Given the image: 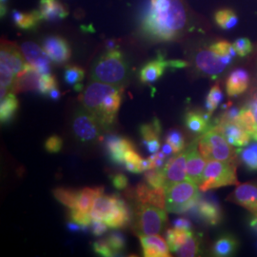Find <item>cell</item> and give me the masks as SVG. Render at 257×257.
<instances>
[{
	"mask_svg": "<svg viewBox=\"0 0 257 257\" xmlns=\"http://www.w3.org/2000/svg\"><path fill=\"white\" fill-rule=\"evenodd\" d=\"M199 252V241L193 235L188 239L183 245L176 250L178 256L193 257Z\"/></svg>",
	"mask_w": 257,
	"mask_h": 257,
	"instance_id": "cell-41",
	"label": "cell"
},
{
	"mask_svg": "<svg viewBox=\"0 0 257 257\" xmlns=\"http://www.w3.org/2000/svg\"><path fill=\"white\" fill-rule=\"evenodd\" d=\"M106 49H107V50H114V49H117L116 42H115L114 40H112V39L108 40V41L106 42Z\"/></svg>",
	"mask_w": 257,
	"mask_h": 257,
	"instance_id": "cell-62",
	"label": "cell"
},
{
	"mask_svg": "<svg viewBox=\"0 0 257 257\" xmlns=\"http://www.w3.org/2000/svg\"><path fill=\"white\" fill-rule=\"evenodd\" d=\"M20 49L27 63L35 67L41 74H51L52 59L43 48H40L35 42L27 41L21 44Z\"/></svg>",
	"mask_w": 257,
	"mask_h": 257,
	"instance_id": "cell-11",
	"label": "cell"
},
{
	"mask_svg": "<svg viewBox=\"0 0 257 257\" xmlns=\"http://www.w3.org/2000/svg\"><path fill=\"white\" fill-rule=\"evenodd\" d=\"M67 228L69 229V230H72V231H78V230H82V227L80 225H78L77 223L74 222V221L68 223Z\"/></svg>",
	"mask_w": 257,
	"mask_h": 257,
	"instance_id": "cell-59",
	"label": "cell"
},
{
	"mask_svg": "<svg viewBox=\"0 0 257 257\" xmlns=\"http://www.w3.org/2000/svg\"><path fill=\"white\" fill-rule=\"evenodd\" d=\"M231 57H221L211 49H203L197 52L194 58L196 69L203 74L217 76L231 63Z\"/></svg>",
	"mask_w": 257,
	"mask_h": 257,
	"instance_id": "cell-10",
	"label": "cell"
},
{
	"mask_svg": "<svg viewBox=\"0 0 257 257\" xmlns=\"http://www.w3.org/2000/svg\"><path fill=\"white\" fill-rule=\"evenodd\" d=\"M168 68V60L161 55L155 60H152L144 65L139 73L140 81L143 84H152L157 81Z\"/></svg>",
	"mask_w": 257,
	"mask_h": 257,
	"instance_id": "cell-24",
	"label": "cell"
},
{
	"mask_svg": "<svg viewBox=\"0 0 257 257\" xmlns=\"http://www.w3.org/2000/svg\"><path fill=\"white\" fill-rule=\"evenodd\" d=\"M134 231L138 236L159 234L164 230L168 216L164 209L150 204H140L135 209Z\"/></svg>",
	"mask_w": 257,
	"mask_h": 257,
	"instance_id": "cell-5",
	"label": "cell"
},
{
	"mask_svg": "<svg viewBox=\"0 0 257 257\" xmlns=\"http://www.w3.org/2000/svg\"><path fill=\"white\" fill-rule=\"evenodd\" d=\"M236 167V161H208L203 172L201 181L198 185L199 190L201 192H208L225 186L238 185Z\"/></svg>",
	"mask_w": 257,
	"mask_h": 257,
	"instance_id": "cell-3",
	"label": "cell"
},
{
	"mask_svg": "<svg viewBox=\"0 0 257 257\" xmlns=\"http://www.w3.org/2000/svg\"><path fill=\"white\" fill-rule=\"evenodd\" d=\"M210 118L211 114L208 112L189 110L185 116V124L191 133L204 134L212 128L210 125Z\"/></svg>",
	"mask_w": 257,
	"mask_h": 257,
	"instance_id": "cell-26",
	"label": "cell"
},
{
	"mask_svg": "<svg viewBox=\"0 0 257 257\" xmlns=\"http://www.w3.org/2000/svg\"><path fill=\"white\" fill-rule=\"evenodd\" d=\"M143 143L147 147L148 151L151 154H156L160 149L159 139H152V140H149L147 142H143Z\"/></svg>",
	"mask_w": 257,
	"mask_h": 257,
	"instance_id": "cell-54",
	"label": "cell"
},
{
	"mask_svg": "<svg viewBox=\"0 0 257 257\" xmlns=\"http://www.w3.org/2000/svg\"><path fill=\"white\" fill-rule=\"evenodd\" d=\"M188 149L170 158L162 168L165 175V188L187 180Z\"/></svg>",
	"mask_w": 257,
	"mask_h": 257,
	"instance_id": "cell-12",
	"label": "cell"
},
{
	"mask_svg": "<svg viewBox=\"0 0 257 257\" xmlns=\"http://www.w3.org/2000/svg\"><path fill=\"white\" fill-rule=\"evenodd\" d=\"M106 240L109 243L110 248H112V250L114 251L115 255L121 252L122 250H124V248L126 247L125 238H124L123 234L118 231L111 232L110 235L106 238Z\"/></svg>",
	"mask_w": 257,
	"mask_h": 257,
	"instance_id": "cell-45",
	"label": "cell"
},
{
	"mask_svg": "<svg viewBox=\"0 0 257 257\" xmlns=\"http://www.w3.org/2000/svg\"><path fill=\"white\" fill-rule=\"evenodd\" d=\"M249 136H250V138H252V139H254L255 141H257V125L256 127L251 132V134Z\"/></svg>",
	"mask_w": 257,
	"mask_h": 257,
	"instance_id": "cell-63",
	"label": "cell"
},
{
	"mask_svg": "<svg viewBox=\"0 0 257 257\" xmlns=\"http://www.w3.org/2000/svg\"><path fill=\"white\" fill-rule=\"evenodd\" d=\"M100 128L97 118L91 111L80 108L74 112L73 132L75 138L81 142H92L100 138Z\"/></svg>",
	"mask_w": 257,
	"mask_h": 257,
	"instance_id": "cell-8",
	"label": "cell"
},
{
	"mask_svg": "<svg viewBox=\"0 0 257 257\" xmlns=\"http://www.w3.org/2000/svg\"><path fill=\"white\" fill-rule=\"evenodd\" d=\"M70 218L82 227V230H86L89 226L92 225V218L91 213L84 212L78 209H70Z\"/></svg>",
	"mask_w": 257,
	"mask_h": 257,
	"instance_id": "cell-44",
	"label": "cell"
},
{
	"mask_svg": "<svg viewBox=\"0 0 257 257\" xmlns=\"http://www.w3.org/2000/svg\"><path fill=\"white\" fill-rule=\"evenodd\" d=\"M21 50V49H20ZM19 46L7 40L1 41L0 49V80L1 87L12 90L17 75L25 67V57Z\"/></svg>",
	"mask_w": 257,
	"mask_h": 257,
	"instance_id": "cell-7",
	"label": "cell"
},
{
	"mask_svg": "<svg viewBox=\"0 0 257 257\" xmlns=\"http://www.w3.org/2000/svg\"><path fill=\"white\" fill-rule=\"evenodd\" d=\"M143 158L138 155L135 149L128 150L124 155V164L126 170L133 174L143 173Z\"/></svg>",
	"mask_w": 257,
	"mask_h": 257,
	"instance_id": "cell-34",
	"label": "cell"
},
{
	"mask_svg": "<svg viewBox=\"0 0 257 257\" xmlns=\"http://www.w3.org/2000/svg\"><path fill=\"white\" fill-rule=\"evenodd\" d=\"M48 95L53 100H58L60 98V96H61V92L58 90V88H55V89L52 90L51 92H49Z\"/></svg>",
	"mask_w": 257,
	"mask_h": 257,
	"instance_id": "cell-58",
	"label": "cell"
},
{
	"mask_svg": "<svg viewBox=\"0 0 257 257\" xmlns=\"http://www.w3.org/2000/svg\"><path fill=\"white\" fill-rule=\"evenodd\" d=\"M80 191L67 188H56L53 191V194L58 202L61 203L69 209L77 208Z\"/></svg>",
	"mask_w": 257,
	"mask_h": 257,
	"instance_id": "cell-32",
	"label": "cell"
},
{
	"mask_svg": "<svg viewBox=\"0 0 257 257\" xmlns=\"http://www.w3.org/2000/svg\"><path fill=\"white\" fill-rule=\"evenodd\" d=\"M193 210H195L197 215L205 223L211 226L218 225L223 218L219 206L216 203L210 200L199 199Z\"/></svg>",
	"mask_w": 257,
	"mask_h": 257,
	"instance_id": "cell-22",
	"label": "cell"
},
{
	"mask_svg": "<svg viewBox=\"0 0 257 257\" xmlns=\"http://www.w3.org/2000/svg\"><path fill=\"white\" fill-rule=\"evenodd\" d=\"M143 255L146 257L171 256V249L164 239L158 234L139 236Z\"/></svg>",
	"mask_w": 257,
	"mask_h": 257,
	"instance_id": "cell-18",
	"label": "cell"
},
{
	"mask_svg": "<svg viewBox=\"0 0 257 257\" xmlns=\"http://www.w3.org/2000/svg\"><path fill=\"white\" fill-rule=\"evenodd\" d=\"M92 248L94 250V252H96L97 254L104 257L114 256L115 253L112 250V248H110L109 243L107 242L106 239H100L97 240L96 242L93 243Z\"/></svg>",
	"mask_w": 257,
	"mask_h": 257,
	"instance_id": "cell-48",
	"label": "cell"
},
{
	"mask_svg": "<svg viewBox=\"0 0 257 257\" xmlns=\"http://www.w3.org/2000/svg\"><path fill=\"white\" fill-rule=\"evenodd\" d=\"M232 45H233V48H234L236 54L239 56H242V57L249 55L252 52V49H253L252 43L250 42V40L248 38H246V37L237 38L233 42Z\"/></svg>",
	"mask_w": 257,
	"mask_h": 257,
	"instance_id": "cell-46",
	"label": "cell"
},
{
	"mask_svg": "<svg viewBox=\"0 0 257 257\" xmlns=\"http://www.w3.org/2000/svg\"><path fill=\"white\" fill-rule=\"evenodd\" d=\"M239 153L243 164L249 171H257V143L250 145L249 147L242 149Z\"/></svg>",
	"mask_w": 257,
	"mask_h": 257,
	"instance_id": "cell-37",
	"label": "cell"
},
{
	"mask_svg": "<svg viewBox=\"0 0 257 257\" xmlns=\"http://www.w3.org/2000/svg\"><path fill=\"white\" fill-rule=\"evenodd\" d=\"M92 232L93 235L95 236H101L106 231H107V224L103 221H93L92 220Z\"/></svg>",
	"mask_w": 257,
	"mask_h": 257,
	"instance_id": "cell-52",
	"label": "cell"
},
{
	"mask_svg": "<svg viewBox=\"0 0 257 257\" xmlns=\"http://www.w3.org/2000/svg\"><path fill=\"white\" fill-rule=\"evenodd\" d=\"M166 142L172 146L174 150V154L181 153L185 148V139H184L183 135L177 130H171L167 134Z\"/></svg>",
	"mask_w": 257,
	"mask_h": 257,
	"instance_id": "cell-42",
	"label": "cell"
},
{
	"mask_svg": "<svg viewBox=\"0 0 257 257\" xmlns=\"http://www.w3.org/2000/svg\"><path fill=\"white\" fill-rule=\"evenodd\" d=\"M198 150L207 161H236V155L219 130L212 127L199 138Z\"/></svg>",
	"mask_w": 257,
	"mask_h": 257,
	"instance_id": "cell-6",
	"label": "cell"
},
{
	"mask_svg": "<svg viewBox=\"0 0 257 257\" xmlns=\"http://www.w3.org/2000/svg\"><path fill=\"white\" fill-rule=\"evenodd\" d=\"M131 220H132V211L128 208L127 203L119 197L114 210L106 217L104 222L110 229L119 230L128 226L131 223Z\"/></svg>",
	"mask_w": 257,
	"mask_h": 257,
	"instance_id": "cell-20",
	"label": "cell"
},
{
	"mask_svg": "<svg viewBox=\"0 0 257 257\" xmlns=\"http://www.w3.org/2000/svg\"><path fill=\"white\" fill-rule=\"evenodd\" d=\"M249 84V74L244 69H236L230 73L226 81V91L228 95L237 96L246 92Z\"/></svg>",
	"mask_w": 257,
	"mask_h": 257,
	"instance_id": "cell-25",
	"label": "cell"
},
{
	"mask_svg": "<svg viewBox=\"0 0 257 257\" xmlns=\"http://www.w3.org/2000/svg\"><path fill=\"white\" fill-rule=\"evenodd\" d=\"M238 241L232 235L226 234L217 239L212 247V253L214 256H231L238 248Z\"/></svg>",
	"mask_w": 257,
	"mask_h": 257,
	"instance_id": "cell-28",
	"label": "cell"
},
{
	"mask_svg": "<svg viewBox=\"0 0 257 257\" xmlns=\"http://www.w3.org/2000/svg\"><path fill=\"white\" fill-rule=\"evenodd\" d=\"M233 122L237 123L242 128L246 130L248 135L251 134V132L254 130L257 125L254 117H253L252 111L248 108V106L241 109L238 116Z\"/></svg>",
	"mask_w": 257,
	"mask_h": 257,
	"instance_id": "cell-35",
	"label": "cell"
},
{
	"mask_svg": "<svg viewBox=\"0 0 257 257\" xmlns=\"http://www.w3.org/2000/svg\"><path fill=\"white\" fill-rule=\"evenodd\" d=\"M210 49L213 53H215L216 55H219L221 57H231L233 58L235 55H237L233 45L229 43L228 41H217L213 44H211Z\"/></svg>",
	"mask_w": 257,
	"mask_h": 257,
	"instance_id": "cell-43",
	"label": "cell"
},
{
	"mask_svg": "<svg viewBox=\"0 0 257 257\" xmlns=\"http://www.w3.org/2000/svg\"><path fill=\"white\" fill-rule=\"evenodd\" d=\"M55 88H57V82L55 76L51 74H42L38 92L43 95H48L49 92Z\"/></svg>",
	"mask_w": 257,
	"mask_h": 257,
	"instance_id": "cell-47",
	"label": "cell"
},
{
	"mask_svg": "<svg viewBox=\"0 0 257 257\" xmlns=\"http://www.w3.org/2000/svg\"><path fill=\"white\" fill-rule=\"evenodd\" d=\"M187 22L188 14L181 0H151L141 29L150 39L167 42L180 37Z\"/></svg>",
	"mask_w": 257,
	"mask_h": 257,
	"instance_id": "cell-1",
	"label": "cell"
},
{
	"mask_svg": "<svg viewBox=\"0 0 257 257\" xmlns=\"http://www.w3.org/2000/svg\"><path fill=\"white\" fill-rule=\"evenodd\" d=\"M119 196L117 194L99 195L93 203L91 216L93 221H103L114 210Z\"/></svg>",
	"mask_w": 257,
	"mask_h": 257,
	"instance_id": "cell-23",
	"label": "cell"
},
{
	"mask_svg": "<svg viewBox=\"0 0 257 257\" xmlns=\"http://www.w3.org/2000/svg\"><path fill=\"white\" fill-rule=\"evenodd\" d=\"M42 48L55 64H64L72 56L69 42L59 36H50L42 41Z\"/></svg>",
	"mask_w": 257,
	"mask_h": 257,
	"instance_id": "cell-13",
	"label": "cell"
},
{
	"mask_svg": "<svg viewBox=\"0 0 257 257\" xmlns=\"http://www.w3.org/2000/svg\"><path fill=\"white\" fill-rule=\"evenodd\" d=\"M119 86L93 80L88 85L80 96L83 107L94 115L101 107L105 98L112 92L117 91Z\"/></svg>",
	"mask_w": 257,
	"mask_h": 257,
	"instance_id": "cell-9",
	"label": "cell"
},
{
	"mask_svg": "<svg viewBox=\"0 0 257 257\" xmlns=\"http://www.w3.org/2000/svg\"><path fill=\"white\" fill-rule=\"evenodd\" d=\"M165 189L166 210L169 212L185 213L193 210L200 199L198 185L188 179Z\"/></svg>",
	"mask_w": 257,
	"mask_h": 257,
	"instance_id": "cell-4",
	"label": "cell"
},
{
	"mask_svg": "<svg viewBox=\"0 0 257 257\" xmlns=\"http://www.w3.org/2000/svg\"><path fill=\"white\" fill-rule=\"evenodd\" d=\"M9 0H0V7H1V17H4L7 13V3Z\"/></svg>",
	"mask_w": 257,
	"mask_h": 257,
	"instance_id": "cell-61",
	"label": "cell"
},
{
	"mask_svg": "<svg viewBox=\"0 0 257 257\" xmlns=\"http://www.w3.org/2000/svg\"><path fill=\"white\" fill-rule=\"evenodd\" d=\"M162 152L165 154L166 156H170V155H172L174 153V150H173V148L169 143L166 142L165 144L163 145V147H162Z\"/></svg>",
	"mask_w": 257,
	"mask_h": 257,
	"instance_id": "cell-60",
	"label": "cell"
},
{
	"mask_svg": "<svg viewBox=\"0 0 257 257\" xmlns=\"http://www.w3.org/2000/svg\"><path fill=\"white\" fill-rule=\"evenodd\" d=\"M188 66V63L183 60H168V67L174 69H180Z\"/></svg>",
	"mask_w": 257,
	"mask_h": 257,
	"instance_id": "cell-56",
	"label": "cell"
},
{
	"mask_svg": "<svg viewBox=\"0 0 257 257\" xmlns=\"http://www.w3.org/2000/svg\"><path fill=\"white\" fill-rule=\"evenodd\" d=\"M248 227L250 230L257 234V215L251 214V216L248 219Z\"/></svg>",
	"mask_w": 257,
	"mask_h": 257,
	"instance_id": "cell-57",
	"label": "cell"
},
{
	"mask_svg": "<svg viewBox=\"0 0 257 257\" xmlns=\"http://www.w3.org/2000/svg\"><path fill=\"white\" fill-rule=\"evenodd\" d=\"M223 100V92L221 90L219 84H215L208 93L207 98H206V110L207 112L211 113L216 110V108L218 107V105L220 104V102Z\"/></svg>",
	"mask_w": 257,
	"mask_h": 257,
	"instance_id": "cell-36",
	"label": "cell"
},
{
	"mask_svg": "<svg viewBox=\"0 0 257 257\" xmlns=\"http://www.w3.org/2000/svg\"><path fill=\"white\" fill-rule=\"evenodd\" d=\"M241 109H238L236 107H231L229 109H226V111L221 114L220 118L217 122H232L236 119L238 116Z\"/></svg>",
	"mask_w": 257,
	"mask_h": 257,
	"instance_id": "cell-50",
	"label": "cell"
},
{
	"mask_svg": "<svg viewBox=\"0 0 257 257\" xmlns=\"http://www.w3.org/2000/svg\"><path fill=\"white\" fill-rule=\"evenodd\" d=\"M41 76L42 74L35 67L26 63L24 69L17 75L11 92L14 93L38 92Z\"/></svg>",
	"mask_w": 257,
	"mask_h": 257,
	"instance_id": "cell-14",
	"label": "cell"
},
{
	"mask_svg": "<svg viewBox=\"0 0 257 257\" xmlns=\"http://www.w3.org/2000/svg\"><path fill=\"white\" fill-rule=\"evenodd\" d=\"M215 23L223 30L229 31L238 24V17L233 10H218L214 14Z\"/></svg>",
	"mask_w": 257,
	"mask_h": 257,
	"instance_id": "cell-33",
	"label": "cell"
},
{
	"mask_svg": "<svg viewBox=\"0 0 257 257\" xmlns=\"http://www.w3.org/2000/svg\"><path fill=\"white\" fill-rule=\"evenodd\" d=\"M208 162L200 154L196 143L188 147L187 157V179L193 183L199 185L202 178L204 169Z\"/></svg>",
	"mask_w": 257,
	"mask_h": 257,
	"instance_id": "cell-17",
	"label": "cell"
},
{
	"mask_svg": "<svg viewBox=\"0 0 257 257\" xmlns=\"http://www.w3.org/2000/svg\"><path fill=\"white\" fill-rule=\"evenodd\" d=\"M111 182L115 189L117 190H124L128 187V178L122 174L112 176L111 178Z\"/></svg>",
	"mask_w": 257,
	"mask_h": 257,
	"instance_id": "cell-51",
	"label": "cell"
},
{
	"mask_svg": "<svg viewBox=\"0 0 257 257\" xmlns=\"http://www.w3.org/2000/svg\"><path fill=\"white\" fill-rule=\"evenodd\" d=\"M84 77H85V71L82 68L75 65H69L66 67L64 80L68 85L75 86L81 82Z\"/></svg>",
	"mask_w": 257,
	"mask_h": 257,
	"instance_id": "cell-39",
	"label": "cell"
},
{
	"mask_svg": "<svg viewBox=\"0 0 257 257\" xmlns=\"http://www.w3.org/2000/svg\"><path fill=\"white\" fill-rule=\"evenodd\" d=\"M12 19L17 27L21 30H34L38 26L42 18L39 11H32L30 13H22L17 10L12 12Z\"/></svg>",
	"mask_w": 257,
	"mask_h": 257,
	"instance_id": "cell-27",
	"label": "cell"
},
{
	"mask_svg": "<svg viewBox=\"0 0 257 257\" xmlns=\"http://www.w3.org/2000/svg\"><path fill=\"white\" fill-rule=\"evenodd\" d=\"M44 147L48 153L57 154L61 151V149L63 147V140L58 136H52V137L47 138V140L44 143Z\"/></svg>",
	"mask_w": 257,
	"mask_h": 257,
	"instance_id": "cell-49",
	"label": "cell"
},
{
	"mask_svg": "<svg viewBox=\"0 0 257 257\" xmlns=\"http://www.w3.org/2000/svg\"><path fill=\"white\" fill-rule=\"evenodd\" d=\"M106 148L112 162L116 164H123L125 153L128 150L135 149V145L128 138L110 136L106 139Z\"/></svg>",
	"mask_w": 257,
	"mask_h": 257,
	"instance_id": "cell-19",
	"label": "cell"
},
{
	"mask_svg": "<svg viewBox=\"0 0 257 257\" xmlns=\"http://www.w3.org/2000/svg\"><path fill=\"white\" fill-rule=\"evenodd\" d=\"M104 189L102 187H95V188H85L80 191L79 198L77 203L78 210L91 213L93 203L95 199L103 194Z\"/></svg>",
	"mask_w": 257,
	"mask_h": 257,
	"instance_id": "cell-30",
	"label": "cell"
},
{
	"mask_svg": "<svg viewBox=\"0 0 257 257\" xmlns=\"http://www.w3.org/2000/svg\"><path fill=\"white\" fill-rule=\"evenodd\" d=\"M140 134L143 138V142H147L152 139H159L161 134V125L157 118H154L152 123L142 124L140 126Z\"/></svg>",
	"mask_w": 257,
	"mask_h": 257,
	"instance_id": "cell-38",
	"label": "cell"
},
{
	"mask_svg": "<svg viewBox=\"0 0 257 257\" xmlns=\"http://www.w3.org/2000/svg\"><path fill=\"white\" fill-rule=\"evenodd\" d=\"M248 108L252 111V114H253V117L254 120L256 122L257 124V93L253 96V98L248 102Z\"/></svg>",
	"mask_w": 257,
	"mask_h": 257,
	"instance_id": "cell-55",
	"label": "cell"
},
{
	"mask_svg": "<svg viewBox=\"0 0 257 257\" xmlns=\"http://www.w3.org/2000/svg\"><path fill=\"white\" fill-rule=\"evenodd\" d=\"M174 228L180 229V230H192V223L187 218L180 217V218H177L174 221Z\"/></svg>",
	"mask_w": 257,
	"mask_h": 257,
	"instance_id": "cell-53",
	"label": "cell"
},
{
	"mask_svg": "<svg viewBox=\"0 0 257 257\" xmlns=\"http://www.w3.org/2000/svg\"><path fill=\"white\" fill-rule=\"evenodd\" d=\"M128 70L126 59L118 49L107 50L92 67V80L119 86L126 80Z\"/></svg>",
	"mask_w": 257,
	"mask_h": 257,
	"instance_id": "cell-2",
	"label": "cell"
},
{
	"mask_svg": "<svg viewBox=\"0 0 257 257\" xmlns=\"http://www.w3.org/2000/svg\"><path fill=\"white\" fill-rule=\"evenodd\" d=\"M39 13L43 20L55 22L68 17L69 11L59 0H40Z\"/></svg>",
	"mask_w": 257,
	"mask_h": 257,
	"instance_id": "cell-21",
	"label": "cell"
},
{
	"mask_svg": "<svg viewBox=\"0 0 257 257\" xmlns=\"http://www.w3.org/2000/svg\"><path fill=\"white\" fill-rule=\"evenodd\" d=\"M19 102L14 92H9L3 99L0 105V121L1 124H7L15 117L19 110Z\"/></svg>",
	"mask_w": 257,
	"mask_h": 257,
	"instance_id": "cell-29",
	"label": "cell"
},
{
	"mask_svg": "<svg viewBox=\"0 0 257 257\" xmlns=\"http://www.w3.org/2000/svg\"><path fill=\"white\" fill-rule=\"evenodd\" d=\"M192 230H180V229H170L166 231V241L172 252H176L184 243L193 235Z\"/></svg>",
	"mask_w": 257,
	"mask_h": 257,
	"instance_id": "cell-31",
	"label": "cell"
},
{
	"mask_svg": "<svg viewBox=\"0 0 257 257\" xmlns=\"http://www.w3.org/2000/svg\"><path fill=\"white\" fill-rule=\"evenodd\" d=\"M219 130L227 141L233 147H245L249 143L250 136L235 122H216L213 126Z\"/></svg>",
	"mask_w": 257,
	"mask_h": 257,
	"instance_id": "cell-16",
	"label": "cell"
},
{
	"mask_svg": "<svg viewBox=\"0 0 257 257\" xmlns=\"http://www.w3.org/2000/svg\"><path fill=\"white\" fill-rule=\"evenodd\" d=\"M144 178L151 188H165V175L163 169H151L145 172Z\"/></svg>",
	"mask_w": 257,
	"mask_h": 257,
	"instance_id": "cell-40",
	"label": "cell"
},
{
	"mask_svg": "<svg viewBox=\"0 0 257 257\" xmlns=\"http://www.w3.org/2000/svg\"><path fill=\"white\" fill-rule=\"evenodd\" d=\"M229 200L247 209L251 214L257 215V184L239 185L229 197Z\"/></svg>",
	"mask_w": 257,
	"mask_h": 257,
	"instance_id": "cell-15",
	"label": "cell"
}]
</instances>
